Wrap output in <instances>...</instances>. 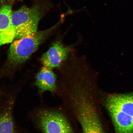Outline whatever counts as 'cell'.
Masks as SVG:
<instances>
[{
	"label": "cell",
	"mask_w": 133,
	"mask_h": 133,
	"mask_svg": "<svg viewBox=\"0 0 133 133\" xmlns=\"http://www.w3.org/2000/svg\"><path fill=\"white\" fill-rule=\"evenodd\" d=\"M105 104L115 133H133V93L110 95Z\"/></svg>",
	"instance_id": "obj_1"
},
{
	"label": "cell",
	"mask_w": 133,
	"mask_h": 133,
	"mask_svg": "<svg viewBox=\"0 0 133 133\" xmlns=\"http://www.w3.org/2000/svg\"><path fill=\"white\" fill-rule=\"evenodd\" d=\"M56 27L54 26L45 30L37 31L14 41L8 52L10 61L19 64L27 60Z\"/></svg>",
	"instance_id": "obj_2"
},
{
	"label": "cell",
	"mask_w": 133,
	"mask_h": 133,
	"mask_svg": "<svg viewBox=\"0 0 133 133\" xmlns=\"http://www.w3.org/2000/svg\"><path fill=\"white\" fill-rule=\"evenodd\" d=\"M36 119L42 133H75L67 116L59 109H41L36 115Z\"/></svg>",
	"instance_id": "obj_3"
},
{
	"label": "cell",
	"mask_w": 133,
	"mask_h": 133,
	"mask_svg": "<svg viewBox=\"0 0 133 133\" xmlns=\"http://www.w3.org/2000/svg\"><path fill=\"white\" fill-rule=\"evenodd\" d=\"M40 19L39 13L35 8L24 6L12 12L11 22L15 32V38L19 39L37 32Z\"/></svg>",
	"instance_id": "obj_4"
},
{
	"label": "cell",
	"mask_w": 133,
	"mask_h": 133,
	"mask_svg": "<svg viewBox=\"0 0 133 133\" xmlns=\"http://www.w3.org/2000/svg\"><path fill=\"white\" fill-rule=\"evenodd\" d=\"M69 50V47L64 46L61 41H56L43 55L42 63L44 66L50 69L59 67L67 58Z\"/></svg>",
	"instance_id": "obj_5"
},
{
	"label": "cell",
	"mask_w": 133,
	"mask_h": 133,
	"mask_svg": "<svg viewBox=\"0 0 133 133\" xmlns=\"http://www.w3.org/2000/svg\"><path fill=\"white\" fill-rule=\"evenodd\" d=\"M56 76L52 70L44 66L36 75L35 84L40 94L49 91L54 94L57 90Z\"/></svg>",
	"instance_id": "obj_7"
},
{
	"label": "cell",
	"mask_w": 133,
	"mask_h": 133,
	"mask_svg": "<svg viewBox=\"0 0 133 133\" xmlns=\"http://www.w3.org/2000/svg\"><path fill=\"white\" fill-rule=\"evenodd\" d=\"M0 133H15L10 107L6 108L0 114Z\"/></svg>",
	"instance_id": "obj_8"
},
{
	"label": "cell",
	"mask_w": 133,
	"mask_h": 133,
	"mask_svg": "<svg viewBox=\"0 0 133 133\" xmlns=\"http://www.w3.org/2000/svg\"><path fill=\"white\" fill-rule=\"evenodd\" d=\"M11 6L3 5L0 8V47L9 44L16 37L14 28L11 24Z\"/></svg>",
	"instance_id": "obj_6"
}]
</instances>
